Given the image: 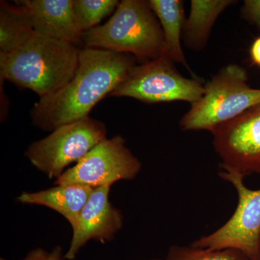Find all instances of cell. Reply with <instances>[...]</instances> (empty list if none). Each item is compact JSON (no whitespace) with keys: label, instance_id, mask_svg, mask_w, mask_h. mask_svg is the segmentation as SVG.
Segmentation results:
<instances>
[{"label":"cell","instance_id":"cell-1","mask_svg":"<svg viewBox=\"0 0 260 260\" xmlns=\"http://www.w3.org/2000/svg\"><path fill=\"white\" fill-rule=\"evenodd\" d=\"M137 64L134 56L84 47L71 80L56 93L41 98L30 111L32 124L47 132L88 117L95 105L110 94Z\"/></svg>","mask_w":260,"mask_h":260},{"label":"cell","instance_id":"cell-2","mask_svg":"<svg viewBox=\"0 0 260 260\" xmlns=\"http://www.w3.org/2000/svg\"><path fill=\"white\" fill-rule=\"evenodd\" d=\"M81 49L35 32L8 54H0V77L41 98L56 93L75 75Z\"/></svg>","mask_w":260,"mask_h":260},{"label":"cell","instance_id":"cell-3","mask_svg":"<svg viewBox=\"0 0 260 260\" xmlns=\"http://www.w3.org/2000/svg\"><path fill=\"white\" fill-rule=\"evenodd\" d=\"M82 44L130 54L142 63L164 54L161 26L148 1L144 0H122L107 23L83 32Z\"/></svg>","mask_w":260,"mask_h":260},{"label":"cell","instance_id":"cell-4","mask_svg":"<svg viewBox=\"0 0 260 260\" xmlns=\"http://www.w3.org/2000/svg\"><path fill=\"white\" fill-rule=\"evenodd\" d=\"M243 67L228 64L205 85V93L181 118L183 131L214 129L260 104V89L251 88Z\"/></svg>","mask_w":260,"mask_h":260},{"label":"cell","instance_id":"cell-5","mask_svg":"<svg viewBox=\"0 0 260 260\" xmlns=\"http://www.w3.org/2000/svg\"><path fill=\"white\" fill-rule=\"evenodd\" d=\"M107 138L105 124L88 116L61 126L46 138L34 142L25 155L32 166L49 179H57L68 166L77 164Z\"/></svg>","mask_w":260,"mask_h":260},{"label":"cell","instance_id":"cell-6","mask_svg":"<svg viewBox=\"0 0 260 260\" xmlns=\"http://www.w3.org/2000/svg\"><path fill=\"white\" fill-rule=\"evenodd\" d=\"M205 93V85L198 78L181 75L172 59L162 55L135 64L129 75L110 94L129 97L148 104L198 102Z\"/></svg>","mask_w":260,"mask_h":260},{"label":"cell","instance_id":"cell-7","mask_svg":"<svg viewBox=\"0 0 260 260\" xmlns=\"http://www.w3.org/2000/svg\"><path fill=\"white\" fill-rule=\"evenodd\" d=\"M218 174L237 190V208L221 227L190 245L213 250L237 249L250 260H260V189H249L244 177L236 173L220 170Z\"/></svg>","mask_w":260,"mask_h":260},{"label":"cell","instance_id":"cell-8","mask_svg":"<svg viewBox=\"0 0 260 260\" xmlns=\"http://www.w3.org/2000/svg\"><path fill=\"white\" fill-rule=\"evenodd\" d=\"M141 169V162L128 148L125 139L116 135L99 143L54 183L55 185L81 184L95 189L113 185L116 181L133 180Z\"/></svg>","mask_w":260,"mask_h":260},{"label":"cell","instance_id":"cell-9","mask_svg":"<svg viewBox=\"0 0 260 260\" xmlns=\"http://www.w3.org/2000/svg\"><path fill=\"white\" fill-rule=\"evenodd\" d=\"M220 170L260 175V104L211 132Z\"/></svg>","mask_w":260,"mask_h":260},{"label":"cell","instance_id":"cell-10","mask_svg":"<svg viewBox=\"0 0 260 260\" xmlns=\"http://www.w3.org/2000/svg\"><path fill=\"white\" fill-rule=\"evenodd\" d=\"M112 185L95 188L79 216L71 225L73 237L64 259H75L90 240L103 244L111 242L123 226L122 213L109 200Z\"/></svg>","mask_w":260,"mask_h":260},{"label":"cell","instance_id":"cell-11","mask_svg":"<svg viewBox=\"0 0 260 260\" xmlns=\"http://www.w3.org/2000/svg\"><path fill=\"white\" fill-rule=\"evenodd\" d=\"M15 4L23 9L34 31L46 37L82 44L80 30L73 11V0H19Z\"/></svg>","mask_w":260,"mask_h":260},{"label":"cell","instance_id":"cell-12","mask_svg":"<svg viewBox=\"0 0 260 260\" xmlns=\"http://www.w3.org/2000/svg\"><path fill=\"white\" fill-rule=\"evenodd\" d=\"M93 188L81 184H58L35 192L21 193L17 200L22 204L37 205L54 210L73 225L86 204Z\"/></svg>","mask_w":260,"mask_h":260},{"label":"cell","instance_id":"cell-13","mask_svg":"<svg viewBox=\"0 0 260 260\" xmlns=\"http://www.w3.org/2000/svg\"><path fill=\"white\" fill-rule=\"evenodd\" d=\"M154 14L161 26L164 39V54L174 63L184 65L189 70L181 47L184 24V2L181 0H150L148 1Z\"/></svg>","mask_w":260,"mask_h":260},{"label":"cell","instance_id":"cell-14","mask_svg":"<svg viewBox=\"0 0 260 260\" xmlns=\"http://www.w3.org/2000/svg\"><path fill=\"white\" fill-rule=\"evenodd\" d=\"M236 3L233 0H191L190 13L183 31L186 47L193 51L204 49L217 19Z\"/></svg>","mask_w":260,"mask_h":260},{"label":"cell","instance_id":"cell-15","mask_svg":"<svg viewBox=\"0 0 260 260\" xmlns=\"http://www.w3.org/2000/svg\"><path fill=\"white\" fill-rule=\"evenodd\" d=\"M35 32L21 8L16 4L0 2V54L14 51Z\"/></svg>","mask_w":260,"mask_h":260},{"label":"cell","instance_id":"cell-16","mask_svg":"<svg viewBox=\"0 0 260 260\" xmlns=\"http://www.w3.org/2000/svg\"><path fill=\"white\" fill-rule=\"evenodd\" d=\"M117 0H73V11L78 27L85 32L98 26L119 5Z\"/></svg>","mask_w":260,"mask_h":260},{"label":"cell","instance_id":"cell-17","mask_svg":"<svg viewBox=\"0 0 260 260\" xmlns=\"http://www.w3.org/2000/svg\"><path fill=\"white\" fill-rule=\"evenodd\" d=\"M167 260H250L242 251L234 249H213L191 245H173L169 248Z\"/></svg>","mask_w":260,"mask_h":260},{"label":"cell","instance_id":"cell-18","mask_svg":"<svg viewBox=\"0 0 260 260\" xmlns=\"http://www.w3.org/2000/svg\"><path fill=\"white\" fill-rule=\"evenodd\" d=\"M241 15L246 21L260 29V0H245Z\"/></svg>","mask_w":260,"mask_h":260},{"label":"cell","instance_id":"cell-19","mask_svg":"<svg viewBox=\"0 0 260 260\" xmlns=\"http://www.w3.org/2000/svg\"><path fill=\"white\" fill-rule=\"evenodd\" d=\"M64 258L62 254V249L60 246H56L51 252L44 250L42 248H37L30 251L21 260H60ZM0 260H8L1 258Z\"/></svg>","mask_w":260,"mask_h":260},{"label":"cell","instance_id":"cell-20","mask_svg":"<svg viewBox=\"0 0 260 260\" xmlns=\"http://www.w3.org/2000/svg\"><path fill=\"white\" fill-rule=\"evenodd\" d=\"M249 53L252 62L260 67V37L256 38L253 42Z\"/></svg>","mask_w":260,"mask_h":260},{"label":"cell","instance_id":"cell-21","mask_svg":"<svg viewBox=\"0 0 260 260\" xmlns=\"http://www.w3.org/2000/svg\"><path fill=\"white\" fill-rule=\"evenodd\" d=\"M151 260H167V259H152Z\"/></svg>","mask_w":260,"mask_h":260},{"label":"cell","instance_id":"cell-22","mask_svg":"<svg viewBox=\"0 0 260 260\" xmlns=\"http://www.w3.org/2000/svg\"><path fill=\"white\" fill-rule=\"evenodd\" d=\"M64 258H63V259H60V260H64Z\"/></svg>","mask_w":260,"mask_h":260}]
</instances>
